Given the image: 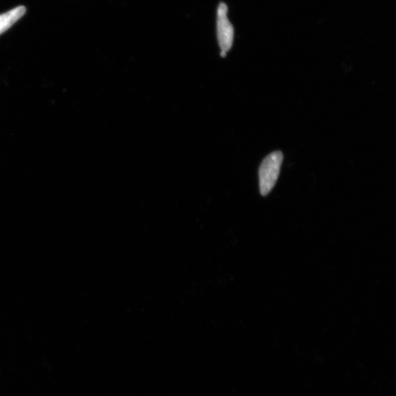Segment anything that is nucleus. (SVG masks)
I'll return each mask as SVG.
<instances>
[{
	"mask_svg": "<svg viewBox=\"0 0 396 396\" xmlns=\"http://www.w3.org/2000/svg\"><path fill=\"white\" fill-rule=\"evenodd\" d=\"M282 160V152L277 150L262 161L259 168V187L263 196H267L275 187L280 175Z\"/></svg>",
	"mask_w": 396,
	"mask_h": 396,
	"instance_id": "nucleus-1",
	"label": "nucleus"
},
{
	"mask_svg": "<svg viewBox=\"0 0 396 396\" xmlns=\"http://www.w3.org/2000/svg\"><path fill=\"white\" fill-rule=\"evenodd\" d=\"M217 34L221 56L224 57L231 49L235 38V30L228 18V7L224 3L220 4L217 9Z\"/></svg>",
	"mask_w": 396,
	"mask_h": 396,
	"instance_id": "nucleus-2",
	"label": "nucleus"
},
{
	"mask_svg": "<svg viewBox=\"0 0 396 396\" xmlns=\"http://www.w3.org/2000/svg\"><path fill=\"white\" fill-rule=\"evenodd\" d=\"M25 13L26 8L18 6L12 9V11L0 15V35L11 28Z\"/></svg>",
	"mask_w": 396,
	"mask_h": 396,
	"instance_id": "nucleus-3",
	"label": "nucleus"
}]
</instances>
